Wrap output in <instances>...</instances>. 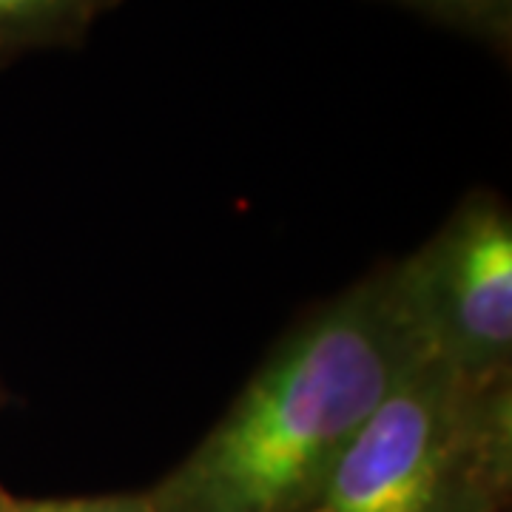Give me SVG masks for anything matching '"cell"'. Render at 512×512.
<instances>
[{
	"label": "cell",
	"instance_id": "6da1fadb",
	"mask_svg": "<svg viewBox=\"0 0 512 512\" xmlns=\"http://www.w3.org/2000/svg\"><path fill=\"white\" fill-rule=\"evenodd\" d=\"M433 356L399 262L305 319L200 447L157 512H308L333 464L410 367Z\"/></svg>",
	"mask_w": 512,
	"mask_h": 512
},
{
	"label": "cell",
	"instance_id": "8992f818",
	"mask_svg": "<svg viewBox=\"0 0 512 512\" xmlns=\"http://www.w3.org/2000/svg\"><path fill=\"white\" fill-rule=\"evenodd\" d=\"M0 512H157L151 495L100 498H20L0 487Z\"/></svg>",
	"mask_w": 512,
	"mask_h": 512
},
{
	"label": "cell",
	"instance_id": "277c9868",
	"mask_svg": "<svg viewBox=\"0 0 512 512\" xmlns=\"http://www.w3.org/2000/svg\"><path fill=\"white\" fill-rule=\"evenodd\" d=\"M120 0H0V57L74 46Z\"/></svg>",
	"mask_w": 512,
	"mask_h": 512
},
{
	"label": "cell",
	"instance_id": "5b68a950",
	"mask_svg": "<svg viewBox=\"0 0 512 512\" xmlns=\"http://www.w3.org/2000/svg\"><path fill=\"white\" fill-rule=\"evenodd\" d=\"M507 52L512 40V0H390Z\"/></svg>",
	"mask_w": 512,
	"mask_h": 512
},
{
	"label": "cell",
	"instance_id": "3957f363",
	"mask_svg": "<svg viewBox=\"0 0 512 512\" xmlns=\"http://www.w3.org/2000/svg\"><path fill=\"white\" fill-rule=\"evenodd\" d=\"M399 268L433 356L473 379L510 376L512 220L504 202L473 194Z\"/></svg>",
	"mask_w": 512,
	"mask_h": 512
},
{
	"label": "cell",
	"instance_id": "7a4b0ae2",
	"mask_svg": "<svg viewBox=\"0 0 512 512\" xmlns=\"http://www.w3.org/2000/svg\"><path fill=\"white\" fill-rule=\"evenodd\" d=\"M510 376L424 356L333 464L308 512H467L510 470Z\"/></svg>",
	"mask_w": 512,
	"mask_h": 512
}]
</instances>
